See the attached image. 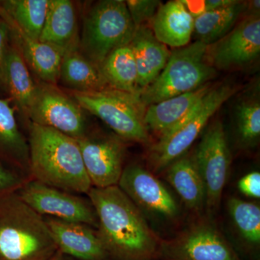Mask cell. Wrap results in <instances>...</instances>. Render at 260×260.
<instances>
[{
    "label": "cell",
    "mask_w": 260,
    "mask_h": 260,
    "mask_svg": "<svg viewBox=\"0 0 260 260\" xmlns=\"http://www.w3.org/2000/svg\"><path fill=\"white\" fill-rule=\"evenodd\" d=\"M238 89L229 85L212 88L198 105L179 124L159 138L149 152L150 171L161 173L184 155L205 129L212 116Z\"/></svg>",
    "instance_id": "obj_5"
},
{
    "label": "cell",
    "mask_w": 260,
    "mask_h": 260,
    "mask_svg": "<svg viewBox=\"0 0 260 260\" xmlns=\"http://www.w3.org/2000/svg\"><path fill=\"white\" fill-rule=\"evenodd\" d=\"M138 70L139 93L153 83L167 64L171 51L159 42L153 30L148 26L135 28L130 42Z\"/></svg>",
    "instance_id": "obj_17"
},
{
    "label": "cell",
    "mask_w": 260,
    "mask_h": 260,
    "mask_svg": "<svg viewBox=\"0 0 260 260\" xmlns=\"http://www.w3.org/2000/svg\"><path fill=\"white\" fill-rule=\"evenodd\" d=\"M162 172L186 208L192 213H201L205 206V190L194 153H186Z\"/></svg>",
    "instance_id": "obj_20"
},
{
    "label": "cell",
    "mask_w": 260,
    "mask_h": 260,
    "mask_svg": "<svg viewBox=\"0 0 260 260\" xmlns=\"http://www.w3.org/2000/svg\"><path fill=\"white\" fill-rule=\"evenodd\" d=\"M57 251L45 218L17 191L0 197V260H48Z\"/></svg>",
    "instance_id": "obj_3"
},
{
    "label": "cell",
    "mask_w": 260,
    "mask_h": 260,
    "mask_svg": "<svg viewBox=\"0 0 260 260\" xmlns=\"http://www.w3.org/2000/svg\"><path fill=\"white\" fill-rule=\"evenodd\" d=\"M239 191L249 198L259 199L260 198V174L254 172L249 173L238 182Z\"/></svg>",
    "instance_id": "obj_32"
},
{
    "label": "cell",
    "mask_w": 260,
    "mask_h": 260,
    "mask_svg": "<svg viewBox=\"0 0 260 260\" xmlns=\"http://www.w3.org/2000/svg\"><path fill=\"white\" fill-rule=\"evenodd\" d=\"M228 211L234 226L246 244L259 247L260 208L259 205L237 198L228 200Z\"/></svg>",
    "instance_id": "obj_28"
},
{
    "label": "cell",
    "mask_w": 260,
    "mask_h": 260,
    "mask_svg": "<svg viewBox=\"0 0 260 260\" xmlns=\"http://www.w3.org/2000/svg\"><path fill=\"white\" fill-rule=\"evenodd\" d=\"M22 200L39 215L88 225L97 229L96 213L90 200L32 180L17 191Z\"/></svg>",
    "instance_id": "obj_10"
},
{
    "label": "cell",
    "mask_w": 260,
    "mask_h": 260,
    "mask_svg": "<svg viewBox=\"0 0 260 260\" xmlns=\"http://www.w3.org/2000/svg\"><path fill=\"white\" fill-rule=\"evenodd\" d=\"M59 78L76 92H88L108 88L99 67L80 54L78 49L67 51L63 56Z\"/></svg>",
    "instance_id": "obj_22"
},
{
    "label": "cell",
    "mask_w": 260,
    "mask_h": 260,
    "mask_svg": "<svg viewBox=\"0 0 260 260\" xmlns=\"http://www.w3.org/2000/svg\"><path fill=\"white\" fill-rule=\"evenodd\" d=\"M28 144L34 180L74 194H88L93 187L75 138L32 123Z\"/></svg>",
    "instance_id": "obj_2"
},
{
    "label": "cell",
    "mask_w": 260,
    "mask_h": 260,
    "mask_svg": "<svg viewBox=\"0 0 260 260\" xmlns=\"http://www.w3.org/2000/svg\"><path fill=\"white\" fill-rule=\"evenodd\" d=\"M10 35L9 28L4 20H0V84H3V70L6 57L7 43Z\"/></svg>",
    "instance_id": "obj_33"
},
{
    "label": "cell",
    "mask_w": 260,
    "mask_h": 260,
    "mask_svg": "<svg viewBox=\"0 0 260 260\" xmlns=\"http://www.w3.org/2000/svg\"><path fill=\"white\" fill-rule=\"evenodd\" d=\"M212 88L210 83H208L193 91L149 106L144 115V123L148 131L152 130L159 138L165 135L185 119Z\"/></svg>",
    "instance_id": "obj_18"
},
{
    "label": "cell",
    "mask_w": 260,
    "mask_h": 260,
    "mask_svg": "<svg viewBox=\"0 0 260 260\" xmlns=\"http://www.w3.org/2000/svg\"><path fill=\"white\" fill-rule=\"evenodd\" d=\"M98 67L109 88L139 93L137 86L138 70L130 43L114 49Z\"/></svg>",
    "instance_id": "obj_23"
},
{
    "label": "cell",
    "mask_w": 260,
    "mask_h": 260,
    "mask_svg": "<svg viewBox=\"0 0 260 260\" xmlns=\"http://www.w3.org/2000/svg\"><path fill=\"white\" fill-rule=\"evenodd\" d=\"M48 260H70L69 259V256L65 255V254H62V253L60 252V251H58L57 252L54 254L52 257H51L50 259Z\"/></svg>",
    "instance_id": "obj_36"
},
{
    "label": "cell",
    "mask_w": 260,
    "mask_h": 260,
    "mask_svg": "<svg viewBox=\"0 0 260 260\" xmlns=\"http://www.w3.org/2000/svg\"><path fill=\"white\" fill-rule=\"evenodd\" d=\"M3 84L6 85L17 105L27 112L37 87L29 74L23 56L15 48H9L7 51L3 70Z\"/></svg>",
    "instance_id": "obj_25"
},
{
    "label": "cell",
    "mask_w": 260,
    "mask_h": 260,
    "mask_svg": "<svg viewBox=\"0 0 260 260\" xmlns=\"http://www.w3.org/2000/svg\"><path fill=\"white\" fill-rule=\"evenodd\" d=\"M24 183L16 172L0 164V197L18 191Z\"/></svg>",
    "instance_id": "obj_31"
},
{
    "label": "cell",
    "mask_w": 260,
    "mask_h": 260,
    "mask_svg": "<svg viewBox=\"0 0 260 260\" xmlns=\"http://www.w3.org/2000/svg\"><path fill=\"white\" fill-rule=\"evenodd\" d=\"M237 0H206L205 3V11L222 9L234 4Z\"/></svg>",
    "instance_id": "obj_35"
},
{
    "label": "cell",
    "mask_w": 260,
    "mask_h": 260,
    "mask_svg": "<svg viewBox=\"0 0 260 260\" xmlns=\"http://www.w3.org/2000/svg\"><path fill=\"white\" fill-rule=\"evenodd\" d=\"M135 31L125 1L103 0L85 17L80 44L85 57L99 66L114 49L129 44Z\"/></svg>",
    "instance_id": "obj_7"
},
{
    "label": "cell",
    "mask_w": 260,
    "mask_h": 260,
    "mask_svg": "<svg viewBox=\"0 0 260 260\" xmlns=\"http://www.w3.org/2000/svg\"><path fill=\"white\" fill-rule=\"evenodd\" d=\"M0 155L21 167L29 166L28 144L18 129L14 109L0 98Z\"/></svg>",
    "instance_id": "obj_26"
},
{
    "label": "cell",
    "mask_w": 260,
    "mask_h": 260,
    "mask_svg": "<svg viewBox=\"0 0 260 260\" xmlns=\"http://www.w3.org/2000/svg\"><path fill=\"white\" fill-rule=\"evenodd\" d=\"M27 113L32 124L57 130L76 140L86 136L82 108L55 88L37 87Z\"/></svg>",
    "instance_id": "obj_12"
},
{
    "label": "cell",
    "mask_w": 260,
    "mask_h": 260,
    "mask_svg": "<svg viewBox=\"0 0 260 260\" xmlns=\"http://www.w3.org/2000/svg\"><path fill=\"white\" fill-rule=\"evenodd\" d=\"M247 5L237 0L226 8L205 11L194 18L193 37L196 42L208 46L225 37L244 13Z\"/></svg>",
    "instance_id": "obj_24"
},
{
    "label": "cell",
    "mask_w": 260,
    "mask_h": 260,
    "mask_svg": "<svg viewBox=\"0 0 260 260\" xmlns=\"http://www.w3.org/2000/svg\"><path fill=\"white\" fill-rule=\"evenodd\" d=\"M49 0H8L0 8L27 35L39 40L45 23Z\"/></svg>",
    "instance_id": "obj_27"
},
{
    "label": "cell",
    "mask_w": 260,
    "mask_h": 260,
    "mask_svg": "<svg viewBox=\"0 0 260 260\" xmlns=\"http://www.w3.org/2000/svg\"><path fill=\"white\" fill-rule=\"evenodd\" d=\"M126 8L135 28L151 23L161 2L158 0H128Z\"/></svg>",
    "instance_id": "obj_30"
},
{
    "label": "cell",
    "mask_w": 260,
    "mask_h": 260,
    "mask_svg": "<svg viewBox=\"0 0 260 260\" xmlns=\"http://www.w3.org/2000/svg\"><path fill=\"white\" fill-rule=\"evenodd\" d=\"M158 260H242L211 218L200 217L160 241Z\"/></svg>",
    "instance_id": "obj_8"
},
{
    "label": "cell",
    "mask_w": 260,
    "mask_h": 260,
    "mask_svg": "<svg viewBox=\"0 0 260 260\" xmlns=\"http://www.w3.org/2000/svg\"><path fill=\"white\" fill-rule=\"evenodd\" d=\"M45 220L62 254L78 260H112L93 227L48 217Z\"/></svg>",
    "instance_id": "obj_15"
},
{
    "label": "cell",
    "mask_w": 260,
    "mask_h": 260,
    "mask_svg": "<svg viewBox=\"0 0 260 260\" xmlns=\"http://www.w3.org/2000/svg\"><path fill=\"white\" fill-rule=\"evenodd\" d=\"M238 133L245 145L256 143L260 136V105L258 101L241 104L237 111Z\"/></svg>",
    "instance_id": "obj_29"
},
{
    "label": "cell",
    "mask_w": 260,
    "mask_h": 260,
    "mask_svg": "<svg viewBox=\"0 0 260 260\" xmlns=\"http://www.w3.org/2000/svg\"><path fill=\"white\" fill-rule=\"evenodd\" d=\"M182 3L194 18L205 12L204 1H182Z\"/></svg>",
    "instance_id": "obj_34"
},
{
    "label": "cell",
    "mask_w": 260,
    "mask_h": 260,
    "mask_svg": "<svg viewBox=\"0 0 260 260\" xmlns=\"http://www.w3.org/2000/svg\"><path fill=\"white\" fill-rule=\"evenodd\" d=\"M0 15L8 25L10 35L16 44L23 59L28 61L41 79L48 83H56L59 78L64 51L29 37L1 8Z\"/></svg>",
    "instance_id": "obj_16"
},
{
    "label": "cell",
    "mask_w": 260,
    "mask_h": 260,
    "mask_svg": "<svg viewBox=\"0 0 260 260\" xmlns=\"http://www.w3.org/2000/svg\"><path fill=\"white\" fill-rule=\"evenodd\" d=\"M77 18L69 0H49L45 23L39 40L65 53L77 48Z\"/></svg>",
    "instance_id": "obj_21"
},
{
    "label": "cell",
    "mask_w": 260,
    "mask_h": 260,
    "mask_svg": "<svg viewBox=\"0 0 260 260\" xmlns=\"http://www.w3.org/2000/svg\"><path fill=\"white\" fill-rule=\"evenodd\" d=\"M118 186L147 216L172 221L179 215L177 202L150 170L138 164L124 168Z\"/></svg>",
    "instance_id": "obj_11"
},
{
    "label": "cell",
    "mask_w": 260,
    "mask_h": 260,
    "mask_svg": "<svg viewBox=\"0 0 260 260\" xmlns=\"http://www.w3.org/2000/svg\"><path fill=\"white\" fill-rule=\"evenodd\" d=\"M194 21L182 0H172L160 5L152 20L151 30L159 42L178 49L190 42Z\"/></svg>",
    "instance_id": "obj_19"
},
{
    "label": "cell",
    "mask_w": 260,
    "mask_h": 260,
    "mask_svg": "<svg viewBox=\"0 0 260 260\" xmlns=\"http://www.w3.org/2000/svg\"><path fill=\"white\" fill-rule=\"evenodd\" d=\"M194 153L204 183L205 208L210 217L220 206L232 164V155L220 121H214L208 128Z\"/></svg>",
    "instance_id": "obj_9"
},
{
    "label": "cell",
    "mask_w": 260,
    "mask_h": 260,
    "mask_svg": "<svg viewBox=\"0 0 260 260\" xmlns=\"http://www.w3.org/2000/svg\"><path fill=\"white\" fill-rule=\"evenodd\" d=\"M84 167L92 186H117L124 170V146L114 137L78 139Z\"/></svg>",
    "instance_id": "obj_14"
},
{
    "label": "cell",
    "mask_w": 260,
    "mask_h": 260,
    "mask_svg": "<svg viewBox=\"0 0 260 260\" xmlns=\"http://www.w3.org/2000/svg\"><path fill=\"white\" fill-rule=\"evenodd\" d=\"M259 53V15L251 14L225 37L208 45L206 57L215 69L229 70L250 64Z\"/></svg>",
    "instance_id": "obj_13"
},
{
    "label": "cell",
    "mask_w": 260,
    "mask_h": 260,
    "mask_svg": "<svg viewBox=\"0 0 260 260\" xmlns=\"http://www.w3.org/2000/svg\"><path fill=\"white\" fill-rule=\"evenodd\" d=\"M207 48L206 44L195 42L171 51L161 73L139 93L144 107L189 93L209 83L216 75V70L207 59Z\"/></svg>",
    "instance_id": "obj_4"
},
{
    "label": "cell",
    "mask_w": 260,
    "mask_h": 260,
    "mask_svg": "<svg viewBox=\"0 0 260 260\" xmlns=\"http://www.w3.org/2000/svg\"><path fill=\"white\" fill-rule=\"evenodd\" d=\"M80 107L96 116L122 139L148 143L150 135L144 123L145 109L139 93L111 88L88 92L74 91Z\"/></svg>",
    "instance_id": "obj_6"
},
{
    "label": "cell",
    "mask_w": 260,
    "mask_h": 260,
    "mask_svg": "<svg viewBox=\"0 0 260 260\" xmlns=\"http://www.w3.org/2000/svg\"><path fill=\"white\" fill-rule=\"evenodd\" d=\"M89 200L99 237L112 260H158L161 239L118 186L92 187Z\"/></svg>",
    "instance_id": "obj_1"
}]
</instances>
